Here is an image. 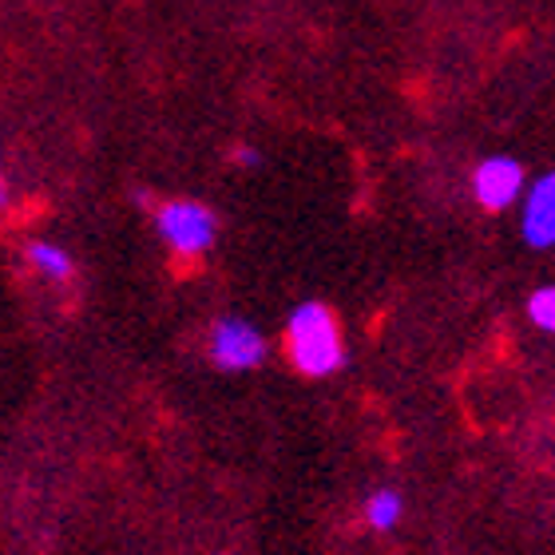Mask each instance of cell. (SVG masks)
<instances>
[{
    "label": "cell",
    "mask_w": 555,
    "mask_h": 555,
    "mask_svg": "<svg viewBox=\"0 0 555 555\" xmlns=\"http://www.w3.org/2000/svg\"><path fill=\"white\" fill-rule=\"evenodd\" d=\"M286 358L301 377H334L346 365L341 325L325 301H298L286 318Z\"/></svg>",
    "instance_id": "6da1fadb"
},
{
    "label": "cell",
    "mask_w": 555,
    "mask_h": 555,
    "mask_svg": "<svg viewBox=\"0 0 555 555\" xmlns=\"http://www.w3.org/2000/svg\"><path fill=\"white\" fill-rule=\"evenodd\" d=\"M155 227H159L163 243L171 246L175 255L198 258L215 246V234H219V219L207 203L198 198H175V203H163L155 210Z\"/></svg>",
    "instance_id": "7a4b0ae2"
},
{
    "label": "cell",
    "mask_w": 555,
    "mask_h": 555,
    "mask_svg": "<svg viewBox=\"0 0 555 555\" xmlns=\"http://www.w3.org/2000/svg\"><path fill=\"white\" fill-rule=\"evenodd\" d=\"M528 191V171L516 155H488L476 163L473 171V198L476 207L488 215H504L524 198Z\"/></svg>",
    "instance_id": "3957f363"
},
{
    "label": "cell",
    "mask_w": 555,
    "mask_h": 555,
    "mask_svg": "<svg viewBox=\"0 0 555 555\" xmlns=\"http://www.w3.org/2000/svg\"><path fill=\"white\" fill-rule=\"evenodd\" d=\"M210 361L227 373L258 370L267 361V337L246 318H222L210 330Z\"/></svg>",
    "instance_id": "277c9868"
},
{
    "label": "cell",
    "mask_w": 555,
    "mask_h": 555,
    "mask_svg": "<svg viewBox=\"0 0 555 555\" xmlns=\"http://www.w3.org/2000/svg\"><path fill=\"white\" fill-rule=\"evenodd\" d=\"M520 238L532 250L555 246V167L528 183L520 198Z\"/></svg>",
    "instance_id": "5b68a950"
},
{
    "label": "cell",
    "mask_w": 555,
    "mask_h": 555,
    "mask_svg": "<svg viewBox=\"0 0 555 555\" xmlns=\"http://www.w3.org/2000/svg\"><path fill=\"white\" fill-rule=\"evenodd\" d=\"M401 516H405V496L397 488L370 492V500H365V524H370L373 532H393L397 524H401Z\"/></svg>",
    "instance_id": "8992f818"
},
{
    "label": "cell",
    "mask_w": 555,
    "mask_h": 555,
    "mask_svg": "<svg viewBox=\"0 0 555 555\" xmlns=\"http://www.w3.org/2000/svg\"><path fill=\"white\" fill-rule=\"evenodd\" d=\"M28 262H33L48 282H64V278H72V270H76L72 267V255L56 243H33L28 246Z\"/></svg>",
    "instance_id": "52a82bcc"
},
{
    "label": "cell",
    "mask_w": 555,
    "mask_h": 555,
    "mask_svg": "<svg viewBox=\"0 0 555 555\" xmlns=\"http://www.w3.org/2000/svg\"><path fill=\"white\" fill-rule=\"evenodd\" d=\"M528 322L535 330H544V334H555V286H540L528 294Z\"/></svg>",
    "instance_id": "ba28073f"
},
{
    "label": "cell",
    "mask_w": 555,
    "mask_h": 555,
    "mask_svg": "<svg viewBox=\"0 0 555 555\" xmlns=\"http://www.w3.org/2000/svg\"><path fill=\"white\" fill-rule=\"evenodd\" d=\"M238 167H258L262 163V155H258V147H250V143H243V147H234V155H231Z\"/></svg>",
    "instance_id": "9c48e42d"
},
{
    "label": "cell",
    "mask_w": 555,
    "mask_h": 555,
    "mask_svg": "<svg viewBox=\"0 0 555 555\" xmlns=\"http://www.w3.org/2000/svg\"><path fill=\"white\" fill-rule=\"evenodd\" d=\"M0 207H9V183H4V175H0Z\"/></svg>",
    "instance_id": "30bf717a"
}]
</instances>
